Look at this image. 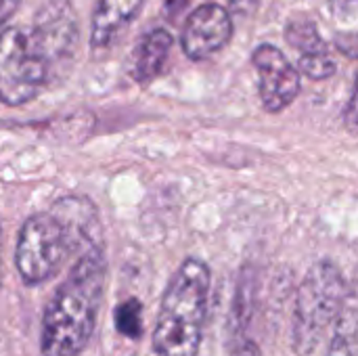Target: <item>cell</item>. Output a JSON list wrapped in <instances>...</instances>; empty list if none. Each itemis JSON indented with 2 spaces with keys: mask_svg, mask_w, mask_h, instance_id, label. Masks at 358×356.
Masks as SVG:
<instances>
[{
  "mask_svg": "<svg viewBox=\"0 0 358 356\" xmlns=\"http://www.w3.org/2000/svg\"><path fill=\"white\" fill-rule=\"evenodd\" d=\"M105 281L107 260L103 245L82 252L44 308L42 356H80L86 350L96 329Z\"/></svg>",
  "mask_w": 358,
  "mask_h": 356,
  "instance_id": "6da1fadb",
  "label": "cell"
},
{
  "mask_svg": "<svg viewBox=\"0 0 358 356\" xmlns=\"http://www.w3.org/2000/svg\"><path fill=\"white\" fill-rule=\"evenodd\" d=\"M212 275L206 262L187 258L168 281L153 327L157 356H197L210 304Z\"/></svg>",
  "mask_w": 358,
  "mask_h": 356,
  "instance_id": "7a4b0ae2",
  "label": "cell"
},
{
  "mask_svg": "<svg viewBox=\"0 0 358 356\" xmlns=\"http://www.w3.org/2000/svg\"><path fill=\"white\" fill-rule=\"evenodd\" d=\"M346 292V279L331 260H321L306 273L292 317V346L298 355H313L321 346L325 332L344 308Z\"/></svg>",
  "mask_w": 358,
  "mask_h": 356,
  "instance_id": "3957f363",
  "label": "cell"
},
{
  "mask_svg": "<svg viewBox=\"0 0 358 356\" xmlns=\"http://www.w3.org/2000/svg\"><path fill=\"white\" fill-rule=\"evenodd\" d=\"M52 71V61L34 25L0 29V103L17 107L36 99Z\"/></svg>",
  "mask_w": 358,
  "mask_h": 356,
  "instance_id": "277c9868",
  "label": "cell"
},
{
  "mask_svg": "<svg viewBox=\"0 0 358 356\" xmlns=\"http://www.w3.org/2000/svg\"><path fill=\"white\" fill-rule=\"evenodd\" d=\"M84 252L67 222L57 212L29 216L17 237L15 266L21 281L29 287L50 281L65 264L69 254Z\"/></svg>",
  "mask_w": 358,
  "mask_h": 356,
  "instance_id": "5b68a950",
  "label": "cell"
},
{
  "mask_svg": "<svg viewBox=\"0 0 358 356\" xmlns=\"http://www.w3.org/2000/svg\"><path fill=\"white\" fill-rule=\"evenodd\" d=\"M252 63L260 78L258 90L264 109L271 113L287 109L300 94V69L273 44H260L252 55Z\"/></svg>",
  "mask_w": 358,
  "mask_h": 356,
  "instance_id": "8992f818",
  "label": "cell"
},
{
  "mask_svg": "<svg viewBox=\"0 0 358 356\" xmlns=\"http://www.w3.org/2000/svg\"><path fill=\"white\" fill-rule=\"evenodd\" d=\"M233 36V19L231 13L214 2H206L197 6L182 27L180 44L189 59L203 61L224 48Z\"/></svg>",
  "mask_w": 358,
  "mask_h": 356,
  "instance_id": "52a82bcc",
  "label": "cell"
},
{
  "mask_svg": "<svg viewBox=\"0 0 358 356\" xmlns=\"http://www.w3.org/2000/svg\"><path fill=\"white\" fill-rule=\"evenodd\" d=\"M34 29L38 31L55 69L73 57L78 46V21L67 2L46 4L38 15Z\"/></svg>",
  "mask_w": 358,
  "mask_h": 356,
  "instance_id": "ba28073f",
  "label": "cell"
},
{
  "mask_svg": "<svg viewBox=\"0 0 358 356\" xmlns=\"http://www.w3.org/2000/svg\"><path fill=\"white\" fill-rule=\"evenodd\" d=\"M145 0H99L90 21V48L103 52L111 48L128 25L138 17Z\"/></svg>",
  "mask_w": 358,
  "mask_h": 356,
  "instance_id": "9c48e42d",
  "label": "cell"
},
{
  "mask_svg": "<svg viewBox=\"0 0 358 356\" xmlns=\"http://www.w3.org/2000/svg\"><path fill=\"white\" fill-rule=\"evenodd\" d=\"M172 44H174V38L168 29H151L149 34L143 36V40L138 42L136 50H134V59H132V78L134 82L138 84H149L151 80H155L168 57H170V50H172Z\"/></svg>",
  "mask_w": 358,
  "mask_h": 356,
  "instance_id": "30bf717a",
  "label": "cell"
},
{
  "mask_svg": "<svg viewBox=\"0 0 358 356\" xmlns=\"http://www.w3.org/2000/svg\"><path fill=\"white\" fill-rule=\"evenodd\" d=\"M285 38L296 50H300V55L327 46L321 40V34L310 19H292L285 27Z\"/></svg>",
  "mask_w": 358,
  "mask_h": 356,
  "instance_id": "8fae6325",
  "label": "cell"
},
{
  "mask_svg": "<svg viewBox=\"0 0 358 356\" xmlns=\"http://www.w3.org/2000/svg\"><path fill=\"white\" fill-rule=\"evenodd\" d=\"M298 69H300V73H304L310 80H325L336 73V61H334L331 52L327 50V46H323L317 50L302 52Z\"/></svg>",
  "mask_w": 358,
  "mask_h": 356,
  "instance_id": "7c38bea8",
  "label": "cell"
},
{
  "mask_svg": "<svg viewBox=\"0 0 358 356\" xmlns=\"http://www.w3.org/2000/svg\"><path fill=\"white\" fill-rule=\"evenodd\" d=\"M117 332L128 338H138L143 334V308L138 300H126L115 311Z\"/></svg>",
  "mask_w": 358,
  "mask_h": 356,
  "instance_id": "4fadbf2b",
  "label": "cell"
},
{
  "mask_svg": "<svg viewBox=\"0 0 358 356\" xmlns=\"http://www.w3.org/2000/svg\"><path fill=\"white\" fill-rule=\"evenodd\" d=\"M327 356H358L352 338L346 332H342V327L334 334V338L329 342V348H327Z\"/></svg>",
  "mask_w": 358,
  "mask_h": 356,
  "instance_id": "5bb4252c",
  "label": "cell"
},
{
  "mask_svg": "<svg viewBox=\"0 0 358 356\" xmlns=\"http://www.w3.org/2000/svg\"><path fill=\"white\" fill-rule=\"evenodd\" d=\"M344 126L350 134L358 136V76L357 82H355V90H352V97L344 109Z\"/></svg>",
  "mask_w": 358,
  "mask_h": 356,
  "instance_id": "9a60e30c",
  "label": "cell"
},
{
  "mask_svg": "<svg viewBox=\"0 0 358 356\" xmlns=\"http://www.w3.org/2000/svg\"><path fill=\"white\" fill-rule=\"evenodd\" d=\"M331 13L340 21H350L358 17V0H331Z\"/></svg>",
  "mask_w": 358,
  "mask_h": 356,
  "instance_id": "2e32d148",
  "label": "cell"
},
{
  "mask_svg": "<svg viewBox=\"0 0 358 356\" xmlns=\"http://www.w3.org/2000/svg\"><path fill=\"white\" fill-rule=\"evenodd\" d=\"M258 8V0H229V10L237 17H252Z\"/></svg>",
  "mask_w": 358,
  "mask_h": 356,
  "instance_id": "e0dca14e",
  "label": "cell"
},
{
  "mask_svg": "<svg viewBox=\"0 0 358 356\" xmlns=\"http://www.w3.org/2000/svg\"><path fill=\"white\" fill-rule=\"evenodd\" d=\"M189 0H164V15L168 21H176L180 13L187 8Z\"/></svg>",
  "mask_w": 358,
  "mask_h": 356,
  "instance_id": "ac0fdd59",
  "label": "cell"
},
{
  "mask_svg": "<svg viewBox=\"0 0 358 356\" xmlns=\"http://www.w3.org/2000/svg\"><path fill=\"white\" fill-rule=\"evenodd\" d=\"M19 0H0V29L6 27L8 19L13 17V13L17 10Z\"/></svg>",
  "mask_w": 358,
  "mask_h": 356,
  "instance_id": "d6986e66",
  "label": "cell"
},
{
  "mask_svg": "<svg viewBox=\"0 0 358 356\" xmlns=\"http://www.w3.org/2000/svg\"><path fill=\"white\" fill-rule=\"evenodd\" d=\"M231 356H260V355H258L256 344H254V342H250V340H245V342H241L239 346H235V350H233V355Z\"/></svg>",
  "mask_w": 358,
  "mask_h": 356,
  "instance_id": "ffe728a7",
  "label": "cell"
},
{
  "mask_svg": "<svg viewBox=\"0 0 358 356\" xmlns=\"http://www.w3.org/2000/svg\"><path fill=\"white\" fill-rule=\"evenodd\" d=\"M0 283H2V227H0Z\"/></svg>",
  "mask_w": 358,
  "mask_h": 356,
  "instance_id": "44dd1931",
  "label": "cell"
}]
</instances>
